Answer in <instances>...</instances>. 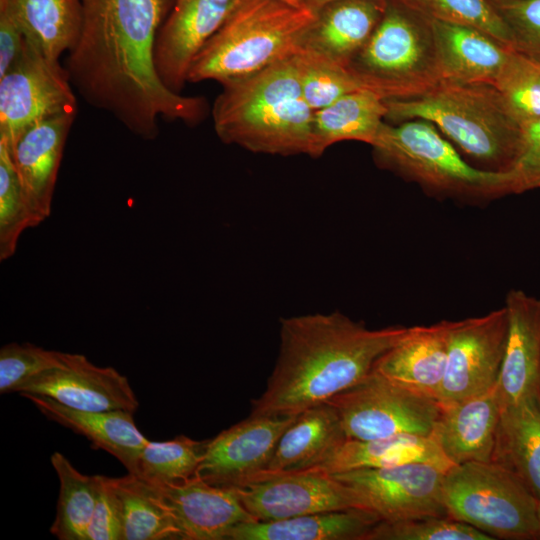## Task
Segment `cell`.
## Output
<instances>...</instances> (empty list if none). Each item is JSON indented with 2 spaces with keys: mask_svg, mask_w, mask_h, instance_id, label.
Masks as SVG:
<instances>
[{
  "mask_svg": "<svg viewBox=\"0 0 540 540\" xmlns=\"http://www.w3.org/2000/svg\"><path fill=\"white\" fill-rule=\"evenodd\" d=\"M538 539H540V500L538 504Z\"/></svg>",
  "mask_w": 540,
  "mask_h": 540,
  "instance_id": "46",
  "label": "cell"
},
{
  "mask_svg": "<svg viewBox=\"0 0 540 540\" xmlns=\"http://www.w3.org/2000/svg\"><path fill=\"white\" fill-rule=\"evenodd\" d=\"M173 0H81L82 26L66 71L79 95L115 117L132 134L154 140L158 119L201 122L200 96L168 89L154 64L157 32Z\"/></svg>",
  "mask_w": 540,
  "mask_h": 540,
  "instance_id": "1",
  "label": "cell"
},
{
  "mask_svg": "<svg viewBox=\"0 0 540 540\" xmlns=\"http://www.w3.org/2000/svg\"><path fill=\"white\" fill-rule=\"evenodd\" d=\"M363 89L389 99L421 96L441 82L431 19L388 0L372 35L346 67Z\"/></svg>",
  "mask_w": 540,
  "mask_h": 540,
  "instance_id": "6",
  "label": "cell"
},
{
  "mask_svg": "<svg viewBox=\"0 0 540 540\" xmlns=\"http://www.w3.org/2000/svg\"><path fill=\"white\" fill-rule=\"evenodd\" d=\"M292 59L296 66L303 96L308 105L319 110L338 98L363 88L346 67L300 47Z\"/></svg>",
  "mask_w": 540,
  "mask_h": 540,
  "instance_id": "35",
  "label": "cell"
},
{
  "mask_svg": "<svg viewBox=\"0 0 540 540\" xmlns=\"http://www.w3.org/2000/svg\"><path fill=\"white\" fill-rule=\"evenodd\" d=\"M388 0H334L317 11L301 47L347 67L364 47Z\"/></svg>",
  "mask_w": 540,
  "mask_h": 540,
  "instance_id": "21",
  "label": "cell"
},
{
  "mask_svg": "<svg viewBox=\"0 0 540 540\" xmlns=\"http://www.w3.org/2000/svg\"><path fill=\"white\" fill-rule=\"evenodd\" d=\"M502 404L489 391L443 406L431 438L452 465L491 462Z\"/></svg>",
  "mask_w": 540,
  "mask_h": 540,
  "instance_id": "20",
  "label": "cell"
},
{
  "mask_svg": "<svg viewBox=\"0 0 540 540\" xmlns=\"http://www.w3.org/2000/svg\"><path fill=\"white\" fill-rule=\"evenodd\" d=\"M491 462L516 474L540 500V398L502 407Z\"/></svg>",
  "mask_w": 540,
  "mask_h": 540,
  "instance_id": "28",
  "label": "cell"
},
{
  "mask_svg": "<svg viewBox=\"0 0 540 540\" xmlns=\"http://www.w3.org/2000/svg\"><path fill=\"white\" fill-rule=\"evenodd\" d=\"M60 488L51 533L60 540H85L96 505L99 475L79 472L60 452L51 455Z\"/></svg>",
  "mask_w": 540,
  "mask_h": 540,
  "instance_id": "32",
  "label": "cell"
},
{
  "mask_svg": "<svg viewBox=\"0 0 540 540\" xmlns=\"http://www.w3.org/2000/svg\"><path fill=\"white\" fill-rule=\"evenodd\" d=\"M207 443L208 440L197 441L184 435L163 442L149 440L140 455L136 475L153 484L192 478L197 475Z\"/></svg>",
  "mask_w": 540,
  "mask_h": 540,
  "instance_id": "33",
  "label": "cell"
},
{
  "mask_svg": "<svg viewBox=\"0 0 540 540\" xmlns=\"http://www.w3.org/2000/svg\"><path fill=\"white\" fill-rule=\"evenodd\" d=\"M122 518V540L182 539L169 509L153 486L137 475L112 478Z\"/></svg>",
  "mask_w": 540,
  "mask_h": 540,
  "instance_id": "31",
  "label": "cell"
},
{
  "mask_svg": "<svg viewBox=\"0 0 540 540\" xmlns=\"http://www.w3.org/2000/svg\"><path fill=\"white\" fill-rule=\"evenodd\" d=\"M450 321L409 327L375 363L387 378L438 400L446 370Z\"/></svg>",
  "mask_w": 540,
  "mask_h": 540,
  "instance_id": "23",
  "label": "cell"
},
{
  "mask_svg": "<svg viewBox=\"0 0 540 540\" xmlns=\"http://www.w3.org/2000/svg\"><path fill=\"white\" fill-rule=\"evenodd\" d=\"M241 0H173L156 36L154 64L162 83L180 91L191 65Z\"/></svg>",
  "mask_w": 540,
  "mask_h": 540,
  "instance_id": "14",
  "label": "cell"
},
{
  "mask_svg": "<svg viewBox=\"0 0 540 540\" xmlns=\"http://www.w3.org/2000/svg\"><path fill=\"white\" fill-rule=\"evenodd\" d=\"M449 517L493 539L537 540L539 499L513 472L493 462L453 465L444 473Z\"/></svg>",
  "mask_w": 540,
  "mask_h": 540,
  "instance_id": "8",
  "label": "cell"
},
{
  "mask_svg": "<svg viewBox=\"0 0 540 540\" xmlns=\"http://www.w3.org/2000/svg\"><path fill=\"white\" fill-rule=\"evenodd\" d=\"M387 115L385 100L362 89L338 98L314 111L310 157H320L328 147L341 141L373 144Z\"/></svg>",
  "mask_w": 540,
  "mask_h": 540,
  "instance_id": "29",
  "label": "cell"
},
{
  "mask_svg": "<svg viewBox=\"0 0 540 540\" xmlns=\"http://www.w3.org/2000/svg\"><path fill=\"white\" fill-rule=\"evenodd\" d=\"M507 333L505 306L483 316L450 321L446 370L438 397L442 406L495 387Z\"/></svg>",
  "mask_w": 540,
  "mask_h": 540,
  "instance_id": "11",
  "label": "cell"
},
{
  "mask_svg": "<svg viewBox=\"0 0 540 540\" xmlns=\"http://www.w3.org/2000/svg\"><path fill=\"white\" fill-rule=\"evenodd\" d=\"M334 0H304V6L311 9L313 12L317 11L323 5ZM405 1V0H397Z\"/></svg>",
  "mask_w": 540,
  "mask_h": 540,
  "instance_id": "44",
  "label": "cell"
},
{
  "mask_svg": "<svg viewBox=\"0 0 540 540\" xmlns=\"http://www.w3.org/2000/svg\"><path fill=\"white\" fill-rule=\"evenodd\" d=\"M17 393L47 396L82 411L135 412L139 406L126 376L113 367L97 366L79 353H70L64 365L31 378Z\"/></svg>",
  "mask_w": 540,
  "mask_h": 540,
  "instance_id": "16",
  "label": "cell"
},
{
  "mask_svg": "<svg viewBox=\"0 0 540 540\" xmlns=\"http://www.w3.org/2000/svg\"><path fill=\"white\" fill-rule=\"evenodd\" d=\"M296 414H253L208 440L197 474L219 486H236L264 471Z\"/></svg>",
  "mask_w": 540,
  "mask_h": 540,
  "instance_id": "15",
  "label": "cell"
},
{
  "mask_svg": "<svg viewBox=\"0 0 540 540\" xmlns=\"http://www.w3.org/2000/svg\"><path fill=\"white\" fill-rule=\"evenodd\" d=\"M365 540H494L471 525L449 516H425L378 522Z\"/></svg>",
  "mask_w": 540,
  "mask_h": 540,
  "instance_id": "38",
  "label": "cell"
},
{
  "mask_svg": "<svg viewBox=\"0 0 540 540\" xmlns=\"http://www.w3.org/2000/svg\"><path fill=\"white\" fill-rule=\"evenodd\" d=\"M63 114H77L66 69L24 40L20 54L0 75V140L12 147L31 126Z\"/></svg>",
  "mask_w": 540,
  "mask_h": 540,
  "instance_id": "10",
  "label": "cell"
},
{
  "mask_svg": "<svg viewBox=\"0 0 540 540\" xmlns=\"http://www.w3.org/2000/svg\"><path fill=\"white\" fill-rule=\"evenodd\" d=\"M411 462L429 463L445 471L453 466L431 436L400 434L371 440L346 439L299 471L335 474Z\"/></svg>",
  "mask_w": 540,
  "mask_h": 540,
  "instance_id": "25",
  "label": "cell"
},
{
  "mask_svg": "<svg viewBox=\"0 0 540 540\" xmlns=\"http://www.w3.org/2000/svg\"><path fill=\"white\" fill-rule=\"evenodd\" d=\"M219 139L254 153L310 155L314 110L292 56L222 85L211 110Z\"/></svg>",
  "mask_w": 540,
  "mask_h": 540,
  "instance_id": "3",
  "label": "cell"
},
{
  "mask_svg": "<svg viewBox=\"0 0 540 540\" xmlns=\"http://www.w3.org/2000/svg\"><path fill=\"white\" fill-rule=\"evenodd\" d=\"M445 470L411 462L383 468L331 474L352 488L363 508L381 521L394 522L425 516H448L443 500Z\"/></svg>",
  "mask_w": 540,
  "mask_h": 540,
  "instance_id": "12",
  "label": "cell"
},
{
  "mask_svg": "<svg viewBox=\"0 0 540 540\" xmlns=\"http://www.w3.org/2000/svg\"><path fill=\"white\" fill-rule=\"evenodd\" d=\"M49 420L84 436L95 449L117 458L130 474L138 473L140 455L149 441L137 428L128 410L82 411L62 405L47 396L24 393Z\"/></svg>",
  "mask_w": 540,
  "mask_h": 540,
  "instance_id": "22",
  "label": "cell"
},
{
  "mask_svg": "<svg viewBox=\"0 0 540 540\" xmlns=\"http://www.w3.org/2000/svg\"><path fill=\"white\" fill-rule=\"evenodd\" d=\"M150 484L176 520L183 540L228 539L238 524L255 521L232 487L211 484L198 474L178 483Z\"/></svg>",
  "mask_w": 540,
  "mask_h": 540,
  "instance_id": "17",
  "label": "cell"
},
{
  "mask_svg": "<svg viewBox=\"0 0 540 540\" xmlns=\"http://www.w3.org/2000/svg\"><path fill=\"white\" fill-rule=\"evenodd\" d=\"M385 104V119L431 122L481 169L505 172L518 155L522 122L493 85L441 81L421 96Z\"/></svg>",
  "mask_w": 540,
  "mask_h": 540,
  "instance_id": "4",
  "label": "cell"
},
{
  "mask_svg": "<svg viewBox=\"0 0 540 540\" xmlns=\"http://www.w3.org/2000/svg\"><path fill=\"white\" fill-rule=\"evenodd\" d=\"M35 226L11 148L0 140V260L13 256L21 234Z\"/></svg>",
  "mask_w": 540,
  "mask_h": 540,
  "instance_id": "34",
  "label": "cell"
},
{
  "mask_svg": "<svg viewBox=\"0 0 540 540\" xmlns=\"http://www.w3.org/2000/svg\"><path fill=\"white\" fill-rule=\"evenodd\" d=\"M505 174L507 195L540 188V117L522 122L520 149Z\"/></svg>",
  "mask_w": 540,
  "mask_h": 540,
  "instance_id": "41",
  "label": "cell"
},
{
  "mask_svg": "<svg viewBox=\"0 0 540 540\" xmlns=\"http://www.w3.org/2000/svg\"><path fill=\"white\" fill-rule=\"evenodd\" d=\"M69 354L32 343L5 344L0 349V393L17 392L31 378L64 365Z\"/></svg>",
  "mask_w": 540,
  "mask_h": 540,
  "instance_id": "39",
  "label": "cell"
},
{
  "mask_svg": "<svg viewBox=\"0 0 540 540\" xmlns=\"http://www.w3.org/2000/svg\"><path fill=\"white\" fill-rule=\"evenodd\" d=\"M231 487L255 521H276L311 513L363 508L352 488L333 475L321 472L259 475Z\"/></svg>",
  "mask_w": 540,
  "mask_h": 540,
  "instance_id": "13",
  "label": "cell"
},
{
  "mask_svg": "<svg viewBox=\"0 0 540 540\" xmlns=\"http://www.w3.org/2000/svg\"><path fill=\"white\" fill-rule=\"evenodd\" d=\"M513 37L515 51L540 60V0H492Z\"/></svg>",
  "mask_w": 540,
  "mask_h": 540,
  "instance_id": "40",
  "label": "cell"
},
{
  "mask_svg": "<svg viewBox=\"0 0 540 540\" xmlns=\"http://www.w3.org/2000/svg\"><path fill=\"white\" fill-rule=\"evenodd\" d=\"M381 519L371 510L349 508L318 512L276 521L238 524L232 540H365Z\"/></svg>",
  "mask_w": 540,
  "mask_h": 540,
  "instance_id": "26",
  "label": "cell"
},
{
  "mask_svg": "<svg viewBox=\"0 0 540 540\" xmlns=\"http://www.w3.org/2000/svg\"><path fill=\"white\" fill-rule=\"evenodd\" d=\"M431 23L441 81L494 86L514 50L474 28Z\"/></svg>",
  "mask_w": 540,
  "mask_h": 540,
  "instance_id": "24",
  "label": "cell"
},
{
  "mask_svg": "<svg viewBox=\"0 0 540 540\" xmlns=\"http://www.w3.org/2000/svg\"><path fill=\"white\" fill-rule=\"evenodd\" d=\"M430 19L482 31L513 48V37L492 0H405Z\"/></svg>",
  "mask_w": 540,
  "mask_h": 540,
  "instance_id": "36",
  "label": "cell"
},
{
  "mask_svg": "<svg viewBox=\"0 0 540 540\" xmlns=\"http://www.w3.org/2000/svg\"><path fill=\"white\" fill-rule=\"evenodd\" d=\"M294 7H305L304 0H280Z\"/></svg>",
  "mask_w": 540,
  "mask_h": 540,
  "instance_id": "45",
  "label": "cell"
},
{
  "mask_svg": "<svg viewBox=\"0 0 540 540\" xmlns=\"http://www.w3.org/2000/svg\"><path fill=\"white\" fill-rule=\"evenodd\" d=\"M75 118L74 114H63L43 120L10 147L36 226L51 213L58 170Z\"/></svg>",
  "mask_w": 540,
  "mask_h": 540,
  "instance_id": "19",
  "label": "cell"
},
{
  "mask_svg": "<svg viewBox=\"0 0 540 540\" xmlns=\"http://www.w3.org/2000/svg\"><path fill=\"white\" fill-rule=\"evenodd\" d=\"M13 6L25 41L49 59L59 61L77 42L81 0H13Z\"/></svg>",
  "mask_w": 540,
  "mask_h": 540,
  "instance_id": "30",
  "label": "cell"
},
{
  "mask_svg": "<svg viewBox=\"0 0 540 540\" xmlns=\"http://www.w3.org/2000/svg\"><path fill=\"white\" fill-rule=\"evenodd\" d=\"M494 87L521 122L540 117V60L514 50Z\"/></svg>",
  "mask_w": 540,
  "mask_h": 540,
  "instance_id": "37",
  "label": "cell"
},
{
  "mask_svg": "<svg viewBox=\"0 0 540 540\" xmlns=\"http://www.w3.org/2000/svg\"><path fill=\"white\" fill-rule=\"evenodd\" d=\"M504 306L508 333L496 383L502 407L540 398V298L513 289Z\"/></svg>",
  "mask_w": 540,
  "mask_h": 540,
  "instance_id": "18",
  "label": "cell"
},
{
  "mask_svg": "<svg viewBox=\"0 0 540 540\" xmlns=\"http://www.w3.org/2000/svg\"><path fill=\"white\" fill-rule=\"evenodd\" d=\"M347 439L371 440L400 434L431 436L443 406L426 394L372 369L332 397Z\"/></svg>",
  "mask_w": 540,
  "mask_h": 540,
  "instance_id": "9",
  "label": "cell"
},
{
  "mask_svg": "<svg viewBox=\"0 0 540 540\" xmlns=\"http://www.w3.org/2000/svg\"><path fill=\"white\" fill-rule=\"evenodd\" d=\"M346 439L338 412L330 403L305 409L281 435L266 469L254 477L306 469Z\"/></svg>",
  "mask_w": 540,
  "mask_h": 540,
  "instance_id": "27",
  "label": "cell"
},
{
  "mask_svg": "<svg viewBox=\"0 0 540 540\" xmlns=\"http://www.w3.org/2000/svg\"><path fill=\"white\" fill-rule=\"evenodd\" d=\"M409 327L369 329L339 311L282 318L280 347L253 414L294 415L363 379Z\"/></svg>",
  "mask_w": 540,
  "mask_h": 540,
  "instance_id": "2",
  "label": "cell"
},
{
  "mask_svg": "<svg viewBox=\"0 0 540 540\" xmlns=\"http://www.w3.org/2000/svg\"><path fill=\"white\" fill-rule=\"evenodd\" d=\"M315 12L280 0H241L194 59L188 82L221 85L250 77L301 47Z\"/></svg>",
  "mask_w": 540,
  "mask_h": 540,
  "instance_id": "5",
  "label": "cell"
},
{
  "mask_svg": "<svg viewBox=\"0 0 540 540\" xmlns=\"http://www.w3.org/2000/svg\"><path fill=\"white\" fill-rule=\"evenodd\" d=\"M371 147L378 166L432 194L476 200L507 195L505 172L468 164L429 121L384 122Z\"/></svg>",
  "mask_w": 540,
  "mask_h": 540,
  "instance_id": "7",
  "label": "cell"
},
{
  "mask_svg": "<svg viewBox=\"0 0 540 540\" xmlns=\"http://www.w3.org/2000/svg\"><path fill=\"white\" fill-rule=\"evenodd\" d=\"M24 40L13 0H0V75L20 54Z\"/></svg>",
  "mask_w": 540,
  "mask_h": 540,
  "instance_id": "43",
  "label": "cell"
},
{
  "mask_svg": "<svg viewBox=\"0 0 540 540\" xmlns=\"http://www.w3.org/2000/svg\"><path fill=\"white\" fill-rule=\"evenodd\" d=\"M85 540H122V518L112 478L99 475L96 505Z\"/></svg>",
  "mask_w": 540,
  "mask_h": 540,
  "instance_id": "42",
  "label": "cell"
}]
</instances>
